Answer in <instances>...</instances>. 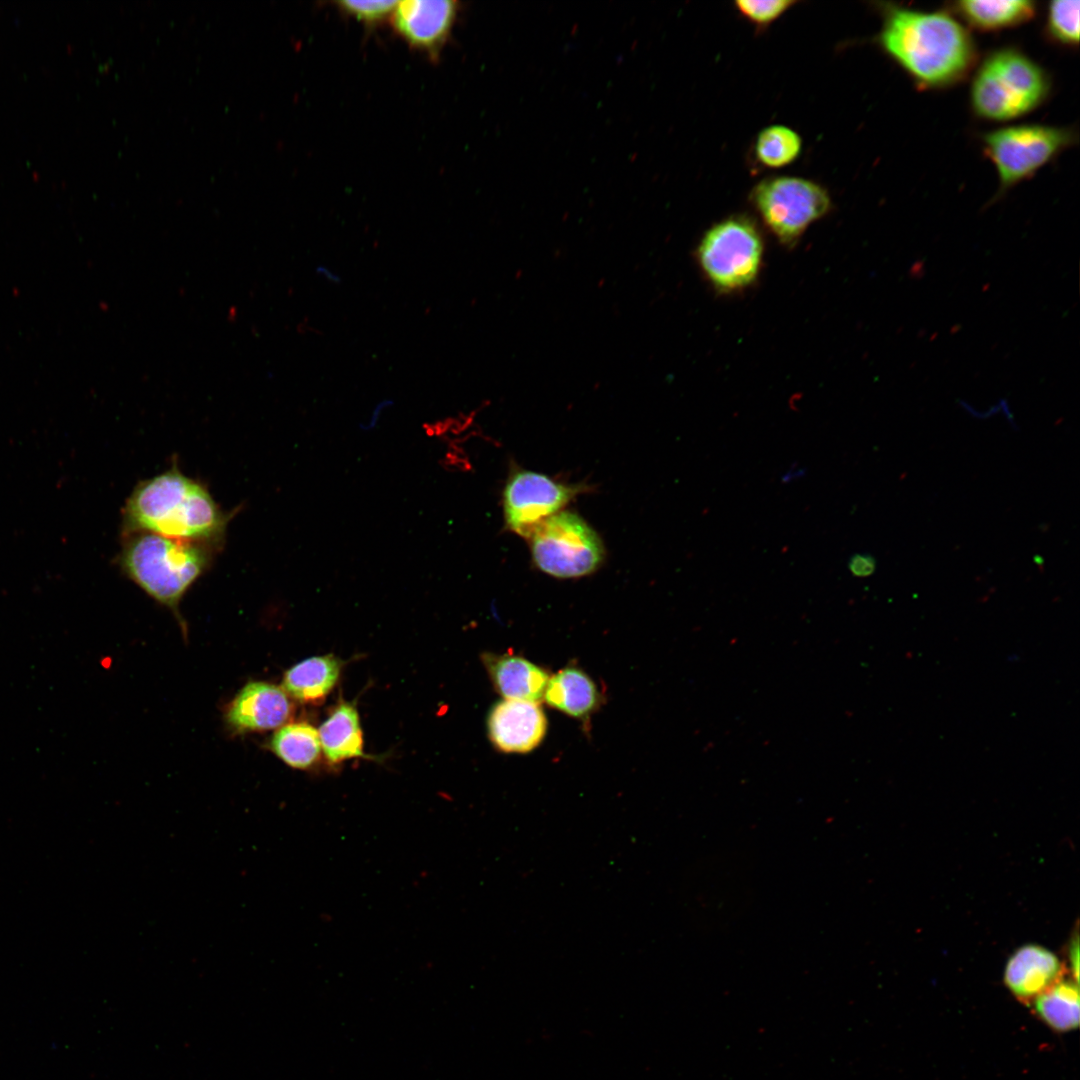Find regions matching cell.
<instances>
[{
  "label": "cell",
  "mask_w": 1080,
  "mask_h": 1080,
  "mask_svg": "<svg viewBox=\"0 0 1080 1080\" xmlns=\"http://www.w3.org/2000/svg\"><path fill=\"white\" fill-rule=\"evenodd\" d=\"M482 662L494 688L505 699L534 703L543 699L550 678L544 667L512 652H487Z\"/></svg>",
  "instance_id": "14"
},
{
  "label": "cell",
  "mask_w": 1080,
  "mask_h": 1080,
  "mask_svg": "<svg viewBox=\"0 0 1080 1080\" xmlns=\"http://www.w3.org/2000/svg\"><path fill=\"white\" fill-rule=\"evenodd\" d=\"M291 713L292 705L283 688L253 681L233 699L226 719L237 732L267 731L285 725Z\"/></svg>",
  "instance_id": "11"
},
{
  "label": "cell",
  "mask_w": 1080,
  "mask_h": 1080,
  "mask_svg": "<svg viewBox=\"0 0 1080 1080\" xmlns=\"http://www.w3.org/2000/svg\"><path fill=\"white\" fill-rule=\"evenodd\" d=\"M1070 952H1071V962H1072V968H1073V976L1075 978V982L1078 983V940H1077V938L1075 939L1074 943L1072 944V949H1071Z\"/></svg>",
  "instance_id": "28"
},
{
  "label": "cell",
  "mask_w": 1080,
  "mask_h": 1080,
  "mask_svg": "<svg viewBox=\"0 0 1080 1080\" xmlns=\"http://www.w3.org/2000/svg\"><path fill=\"white\" fill-rule=\"evenodd\" d=\"M797 3L796 0H737L734 6L757 31H764Z\"/></svg>",
  "instance_id": "23"
},
{
  "label": "cell",
  "mask_w": 1080,
  "mask_h": 1080,
  "mask_svg": "<svg viewBox=\"0 0 1080 1080\" xmlns=\"http://www.w3.org/2000/svg\"><path fill=\"white\" fill-rule=\"evenodd\" d=\"M229 520L208 489L174 464L133 489L122 510V535L148 532L217 548Z\"/></svg>",
  "instance_id": "2"
},
{
  "label": "cell",
  "mask_w": 1080,
  "mask_h": 1080,
  "mask_svg": "<svg viewBox=\"0 0 1080 1080\" xmlns=\"http://www.w3.org/2000/svg\"><path fill=\"white\" fill-rule=\"evenodd\" d=\"M1035 1013L1057 1032L1074 1030L1079 1024L1078 983L1061 980L1033 1001Z\"/></svg>",
  "instance_id": "20"
},
{
  "label": "cell",
  "mask_w": 1080,
  "mask_h": 1080,
  "mask_svg": "<svg viewBox=\"0 0 1080 1080\" xmlns=\"http://www.w3.org/2000/svg\"><path fill=\"white\" fill-rule=\"evenodd\" d=\"M316 274L326 282L332 285H339L342 282L341 276L325 265H318L315 269Z\"/></svg>",
  "instance_id": "27"
},
{
  "label": "cell",
  "mask_w": 1080,
  "mask_h": 1080,
  "mask_svg": "<svg viewBox=\"0 0 1080 1080\" xmlns=\"http://www.w3.org/2000/svg\"><path fill=\"white\" fill-rule=\"evenodd\" d=\"M457 10L450 0H406L392 14L395 28L411 45L433 53L447 39Z\"/></svg>",
  "instance_id": "12"
},
{
  "label": "cell",
  "mask_w": 1080,
  "mask_h": 1080,
  "mask_svg": "<svg viewBox=\"0 0 1080 1080\" xmlns=\"http://www.w3.org/2000/svg\"><path fill=\"white\" fill-rule=\"evenodd\" d=\"M393 405L392 399H383L379 401L372 410L369 419L360 425L362 430H371L378 424L382 413Z\"/></svg>",
  "instance_id": "26"
},
{
  "label": "cell",
  "mask_w": 1080,
  "mask_h": 1080,
  "mask_svg": "<svg viewBox=\"0 0 1080 1080\" xmlns=\"http://www.w3.org/2000/svg\"><path fill=\"white\" fill-rule=\"evenodd\" d=\"M577 491V487L556 482L537 472L516 471L508 478L503 492L505 523L520 536L531 537Z\"/></svg>",
  "instance_id": "9"
},
{
  "label": "cell",
  "mask_w": 1080,
  "mask_h": 1080,
  "mask_svg": "<svg viewBox=\"0 0 1080 1080\" xmlns=\"http://www.w3.org/2000/svg\"><path fill=\"white\" fill-rule=\"evenodd\" d=\"M1078 0H1057L1049 3L1046 14V33L1050 40L1066 47L1079 43Z\"/></svg>",
  "instance_id": "22"
},
{
  "label": "cell",
  "mask_w": 1080,
  "mask_h": 1080,
  "mask_svg": "<svg viewBox=\"0 0 1080 1080\" xmlns=\"http://www.w3.org/2000/svg\"><path fill=\"white\" fill-rule=\"evenodd\" d=\"M1077 142L1066 127L1022 124L982 135L983 151L999 178V194L1033 176L1040 168Z\"/></svg>",
  "instance_id": "6"
},
{
  "label": "cell",
  "mask_w": 1080,
  "mask_h": 1080,
  "mask_svg": "<svg viewBox=\"0 0 1080 1080\" xmlns=\"http://www.w3.org/2000/svg\"><path fill=\"white\" fill-rule=\"evenodd\" d=\"M530 538L535 564L554 577L574 578L591 574L603 560L604 549L600 538L574 513L552 515Z\"/></svg>",
  "instance_id": "8"
},
{
  "label": "cell",
  "mask_w": 1080,
  "mask_h": 1080,
  "mask_svg": "<svg viewBox=\"0 0 1080 1080\" xmlns=\"http://www.w3.org/2000/svg\"><path fill=\"white\" fill-rule=\"evenodd\" d=\"M603 698L594 679L575 664L550 676L543 697L549 707L583 723L599 710Z\"/></svg>",
  "instance_id": "15"
},
{
  "label": "cell",
  "mask_w": 1080,
  "mask_h": 1080,
  "mask_svg": "<svg viewBox=\"0 0 1080 1080\" xmlns=\"http://www.w3.org/2000/svg\"><path fill=\"white\" fill-rule=\"evenodd\" d=\"M878 5L882 25L876 43L920 88L954 85L976 64V44L952 14Z\"/></svg>",
  "instance_id": "1"
},
{
  "label": "cell",
  "mask_w": 1080,
  "mask_h": 1080,
  "mask_svg": "<svg viewBox=\"0 0 1080 1080\" xmlns=\"http://www.w3.org/2000/svg\"><path fill=\"white\" fill-rule=\"evenodd\" d=\"M763 248L756 224L746 216L735 215L715 223L704 233L696 259L714 289L731 293L756 280Z\"/></svg>",
  "instance_id": "5"
},
{
  "label": "cell",
  "mask_w": 1080,
  "mask_h": 1080,
  "mask_svg": "<svg viewBox=\"0 0 1080 1080\" xmlns=\"http://www.w3.org/2000/svg\"><path fill=\"white\" fill-rule=\"evenodd\" d=\"M1047 72L1022 51L1005 47L989 53L977 67L970 104L981 119L1005 122L1029 114L1047 99Z\"/></svg>",
  "instance_id": "4"
},
{
  "label": "cell",
  "mask_w": 1080,
  "mask_h": 1080,
  "mask_svg": "<svg viewBox=\"0 0 1080 1080\" xmlns=\"http://www.w3.org/2000/svg\"><path fill=\"white\" fill-rule=\"evenodd\" d=\"M398 1H340L338 6L361 22L373 24L393 13Z\"/></svg>",
  "instance_id": "24"
},
{
  "label": "cell",
  "mask_w": 1080,
  "mask_h": 1080,
  "mask_svg": "<svg viewBox=\"0 0 1080 1080\" xmlns=\"http://www.w3.org/2000/svg\"><path fill=\"white\" fill-rule=\"evenodd\" d=\"M340 670L341 662L333 655L310 657L286 671L283 688L300 702L316 703L333 689Z\"/></svg>",
  "instance_id": "17"
},
{
  "label": "cell",
  "mask_w": 1080,
  "mask_h": 1080,
  "mask_svg": "<svg viewBox=\"0 0 1080 1080\" xmlns=\"http://www.w3.org/2000/svg\"><path fill=\"white\" fill-rule=\"evenodd\" d=\"M270 746L283 762L296 769L312 766L321 750L318 731L306 722L283 725L274 734Z\"/></svg>",
  "instance_id": "19"
},
{
  "label": "cell",
  "mask_w": 1080,
  "mask_h": 1080,
  "mask_svg": "<svg viewBox=\"0 0 1080 1080\" xmlns=\"http://www.w3.org/2000/svg\"><path fill=\"white\" fill-rule=\"evenodd\" d=\"M487 726L498 751L523 754L542 743L548 723L539 703L505 699L492 707Z\"/></svg>",
  "instance_id": "10"
},
{
  "label": "cell",
  "mask_w": 1080,
  "mask_h": 1080,
  "mask_svg": "<svg viewBox=\"0 0 1080 1080\" xmlns=\"http://www.w3.org/2000/svg\"><path fill=\"white\" fill-rule=\"evenodd\" d=\"M951 10L971 28L991 32L1028 22L1037 7L1028 0H964L951 4Z\"/></svg>",
  "instance_id": "16"
},
{
  "label": "cell",
  "mask_w": 1080,
  "mask_h": 1080,
  "mask_svg": "<svg viewBox=\"0 0 1080 1080\" xmlns=\"http://www.w3.org/2000/svg\"><path fill=\"white\" fill-rule=\"evenodd\" d=\"M802 150V139L792 128L774 124L763 128L754 141L753 155L757 163L770 169L793 163Z\"/></svg>",
  "instance_id": "21"
},
{
  "label": "cell",
  "mask_w": 1080,
  "mask_h": 1080,
  "mask_svg": "<svg viewBox=\"0 0 1080 1080\" xmlns=\"http://www.w3.org/2000/svg\"><path fill=\"white\" fill-rule=\"evenodd\" d=\"M749 200L762 222L785 246L794 245L808 227L831 209L828 191L796 176H775L758 182Z\"/></svg>",
  "instance_id": "7"
},
{
  "label": "cell",
  "mask_w": 1080,
  "mask_h": 1080,
  "mask_svg": "<svg viewBox=\"0 0 1080 1080\" xmlns=\"http://www.w3.org/2000/svg\"><path fill=\"white\" fill-rule=\"evenodd\" d=\"M1064 968L1050 950L1036 944L1017 949L1008 959L1004 983L1023 1003H1032L1038 996L1063 980Z\"/></svg>",
  "instance_id": "13"
},
{
  "label": "cell",
  "mask_w": 1080,
  "mask_h": 1080,
  "mask_svg": "<svg viewBox=\"0 0 1080 1080\" xmlns=\"http://www.w3.org/2000/svg\"><path fill=\"white\" fill-rule=\"evenodd\" d=\"M122 536L117 562L123 574L180 618V601L210 568L216 548L148 532Z\"/></svg>",
  "instance_id": "3"
},
{
  "label": "cell",
  "mask_w": 1080,
  "mask_h": 1080,
  "mask_svg": "<svg viewBox=\"0 0 1080 1080\" xmlns=\"http://www.w3.org/2000/svg\"><path fill=\"white\" fill-rule=\"evenodd\" d=\"M848 568L856 577H868L876 569V560L869 553H855L848 561Z\"/></svg>",
  "instance_id": "25"
},
{
  "label": "cell",
  "mask_w": 1080,
  "mask_h": 1080,
  "mask_svg": "<svg viewBox=\"0 0 1080 1080\" xmlns=\"http://www.w3.org/2000/svg\"><path fill=\"white\" fill-rule=\"evenodd\" d=\"M318 733L321 748L331 763L364 756L359 715L351 703L337 706Z\"/></svg>",
  "instance_id": "18"
}]
</instances>
